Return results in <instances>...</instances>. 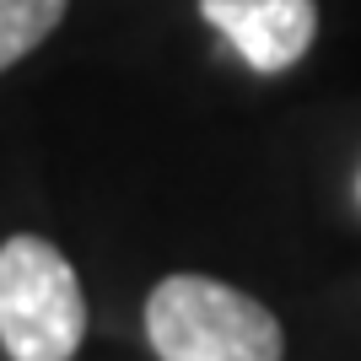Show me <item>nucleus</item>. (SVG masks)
<instances>
[{
    "mask_svg": "<svg viewBox=\"0 0 361 361\" xmlns=\"http://www.w3.org/2000/svg\"><path fill=\"white\" fill-rule=\"evenodd\" d=\"M146 340L162 361H281L286 340L264 302L211 275H167L146 297Z\"/></svg>",
    "mask_w": 361,
    "mask_h": 361,
    "instance_id": "1",
    "label": "nucleus"
},
{
    "mask_svg": "<svg viewBox=\"0 0 361 361\" xmlns=\"http://www.w3.org/2000/svg\"><path fill=\"white\" fill-rule=\"evenodd\" d=\"M87 340V297L49 238L0 243V345L11 361H71Z\"/></svg>",
    "mask_w": 361,
    "mask_h": 361,
    "instance_id": "2",
    "label": "nucleus"
},
{
    "mask_svg": "<svg viewBox=\"0 0 361 361\" xmlns=\"http://www.w3.org/2000/svg\"><path fill=\"white\" fill-rule=\"evenodd\" d=\"M200 16L259 75L291 71L318 38V0H200Z\"/></svg>",
    "mask_w": 361,
    "mask_h": 361,
    "instance_id": "3",
    "label": "nucleus"
},
{
    "mask_svg": "<svg viewBox=\"0 0 361 361\" xmlns=\"http://www.w3.org/2000/svg\"><path fill=\"white\" fill-rule=\"evenodd\" d=\"M71 0H0V71H11L22 54L44 44L65 22Z\"/></svg>",
    "mask_w": 361,
    "mask_h": 361,
    "instance_id": "4",
    "label": "nucleus"
}]
</instances>
